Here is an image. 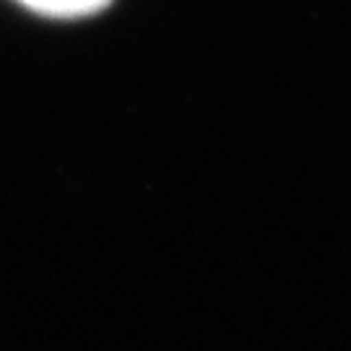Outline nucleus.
<instances>
[{
	"instance_id": "1",
	"label": "nucleus",
	"mask_w": 351,
	"mask_h": 351,
	"mask_svg": "<svg viewBox=\"0 0 351 351\" xmlns=\"http://www.w3.org/2000/svg\"><path fill=\"white\" fill-rule=\"evenodd\" d=\"M21 5L32 8L45 16H88V13H97L101 8H107L112 0H19Z\"/></svg>"
}]
</instances>
